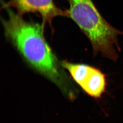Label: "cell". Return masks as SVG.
<instances>
[{
  "instance_id": "4",
  "label": "cell",
  "mask_w": 123,
  "mask_h": 123,
  "mask_svg": "<svg viewBox=\"0 0 123 123\" xmlns=\"http://www.w3.org/2000/svg\"><path fill=\"white\" fill-rule=\"evenodd\" d=\"M62 65L68 70L74 81L81 88L88 80L95 67L84 64H73L64 62Z\"/></svg>"
},
{
  "instance_id": "2",
  "label": "cell",
  "mask_w": 123,
  "mask_h": 123,
  "mask_svg": "<svg viewBox=\"0 0 123 123\" xmlns=\"http://www.w3.org/2000/svg\"><path fill=\"white\" fill-rule=\"evenodd\" d=\"M69 17L78 25L92 45L94 56L98 54L116 62L121 51L119 36L123 31L110 24L100 14L92 0H67Z\"/></svg>"
},
{
  "instance_id": "1",
  "label": "cell",
  "mask_w": 123,
  "mask_h": 123,
  "mask_svg": "<svg viewBox=\"0 0 123 123\" xmlns=\"http://www.w3.org/2000/svg\"><path fill=\"white\" fill-rule=\"evenodd\" d=\"M5 9L8 18L3 19L2 22L6 38L31 66L56 83H60L57 58L45 40L43 25L26 21L11 8Z\"/></svg>"
},
{
  "instance_id": "3",
  "label": "cell",
  "mask_w": 123,
  "mask_h": 123,
  "mask_svg": "<svg viewBox=\"0 0 123 123\" xmlns=\"http://www.w3.org/2000/svg\"><path fill=\"white\" fill-rule=\"evenodd\" d=\"M6 8L16 9L17 13L22 16L30 12L38 13L42 17L43 27L48 24L52 30V22L55 17H69L68 10L64 11L59 8L53 0H10L2 5V8Z\"/></svg>"
}]
</instances>
